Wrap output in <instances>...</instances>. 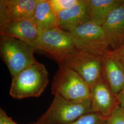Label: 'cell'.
I'll return each instance as SVG.
<instances>
[{"mask_svg":"<svg viewBox=\"0 0 124 124\" xmlns=\"http://www.w3.org/2000/svg\"><path fill=\"white\" fill-rule=\"evenodd\" d=\"M91 112L108 119L119 103L103 78L90 87Z\"/></svg>","mask_w":124,"mask_h":124,"instance_id":"obj_9","label":"cell"},{"mask_svg":"<svg viewBox=\"0 0 124 124\" xmlns=\"http://www.w3.org/2000/svg\"><path fill=\"white\" fill-rule=\"evenodd\" d=\"M107 119L98 114L90 112L69 124H107Z\"/></svg>","mask_w":124,"mask_h":124,"instance_id":"obj_16","label":"cell"},{"mask_svg":"<svg viewBox=\"0 0 124 124\" xmlns=\"http://www.w3.org/2000/svg\"><path fill=\"white\" fill-rule=\"evenodd\" d=\"M116 97L119 104L124 107V88Z\"/></svg>","mask_w":124,"mask_h":124,"instance_id":"obj_21","label":"cell"},{"mask_svg":"<svg viewBox=\"0 0 124 124\" xmlns=\"http://www.w3.org/2000/svg\"><path fill=\"white\" fill-rule=\"evenodd\" d=\"M90 112V100L71 102L56 95L48 110L34 124H69Z\"/></svg>","mask_w":124,"mask_h":124,"instance_id":"obj_5","label":"cell"},{"mask_svg":"<svg viewBox=\"0 0 124 124\" xmlns=\"http://www.w3.org/2000/svg\"><path fill=\"white\" fill-rule=\"evenodd\" d=\"M41 32L33 18L8 23L0 28V35L17 38L33 47Z\"/></svg>","mask_w":124,"mask_h":124,"instance_id":"obj_11","label":"cell"},{"mask_svg":"<svg viewBox=\"0 0 124 124\" xmlns=\"http://www.w3.org/2000/svg\"><path fill=\"white\" fill-rule=\"evenodd\" d=\"M38 0H0V28L7 23L32 19Z\"/></svg>","mask_w":124,"mask_h":124,"instance_id":"obj_8","label":"cell"},{"mask_svg":"<svg viewBox=\"0 0 124 124\" xmlns=\"http://www.w3.org/2000/svg\"><path fill=\"white\" fill-rule=\"evenodd\" d=\"M62 65L75 71L90 87L103 78L100 56L77 50Z\"/></svg>","mask_w":124,"mask_h":124,"instance_id":"obj_7","label":"cell"},{"mask_svg":"<svg viewBox=\"0 0 124 124\" xmlns=\"http://www.w3.org/2000/svg\"><path fill=\"white\" fill-rule=\"evenodd\" d=\"M107 124H124V107L118 104L107 119Z\"/></svg>","mask_w":124,"mask_h":124,"instance_id":"obj_18","label":"cell"},{"mask_svg":"<svg viewBox=\"0 0 124 124\" xmlns=\"http://www.w3.org/2000/svg\"><path fill=\"white\" fill-rule=\"evenodd\" d=\"M36 50L21 40L0 35V56L12 77L37 62L34 56Z\"/></svg>","mask_w":124,"mask_h":124,"instance_id":"obj_2","label":"cell"},{"mask_svg":"<svg viewBox=\"0 0 124 124\" xmlns=\"http://www.w3.org/2000/svg\"><path fill=\"white\" fill-rule=\"evenodd\" d=\"M58 18L59 28L67 31L89 21L86 0H80L74 7L60 13Z\"/></svg>","mask_w":124,"mask_h":124,"instance_id":"obj_13","label":"cell"},{"mask_svg":"<svg viewBox=\"0 0 124 124\" xmlns=\"http://www.w3.org/2000/svg\"><path fill=\"white\" fill-rule=\"evenodd\" d=\"M34 47L53 57L59 65L63 64L78 50L71 33L59 27L41 32Z\"/></svg>","mask_w":124,"mask_h":124,"instance_id":"obj_4","label":"cell"},{"mask_svg":"<svg viewBox=\"0 0 124 124\" xmlns=\"http://www.w3.org/2000/svg\"><path fill=\"white\" fill-rule=\"evenodd\" d=\"M33 19L41 32L59 27L58 16L53 12L48 0H38Z\"/></svg>","mask_w":124,"mask_h":124,"instance_id":"obj_15","label":"cell"},{"mask_svg":"<svg viewBox=\"0 0 124 124\" xmlns=\"http://www.w3.org/2000/svg\"><path fill=\"white\" fill-rule=\"evenodd\" d=\"M80 0H48L53 12L57 16L61 12L69 9L78 4Z\"/></svg>","mask_w":124,"mask_h":124,"instance_id":"obj_17","label":"cell"},{"mask_svg":"<svg viewBox=\"0 0 124 124\" xmlns=\"http://www.w3.org/2000/svg\"><path fill=\"white\" fill-rule=\"evenodd\" d=\"M77 48L102 57L111 50L108 40L101 26L88 21L69 31Z\"/></svg>","mask_w":124,"mask_h":124,"instance_id":"obj_6","label":"cell"},{"mask_svg":"<svg viewBox=\"0 0 124 124\" xmlns=\"http://www.w3.org/2000/svg\"><path fill=\"white\" fill-rule=\"evenodd\" d=\"M0 124H18L8 117L2 109H0Z\"/></svg>","mask_w":124,"mask_h":124,"instance_id":"obj_20","label":"cell"},{"mask_svg":"<svg viewBox=\"0 0 124 124\" xmlns=\"http://www.w3.org/2000/svg\"><path fill=\"white\" fill-rule=\"evenodd\" d=\"M52 92L71 102L90 100V86L75 71L63 65H60L53 78Z\"/></svg>","mask_w":124,"mask_h":124,"instance_id":"obj_3","label":"cell"},{"mask_svg":"<svg viewBox=\"0 0 124 124\" xmlns=\"http://www.w3.org/2000/svg\"><path fill=\"white\" fill-rule=\"evenodd\" d=\"M102 61L103 78L116 96L124 88V67L108 54L102 57Z\"/></svg>","mask_w":124,"mask_h":124,"instance_id":"obj_12","label":"cell"},{"mask_svg":"<svg viewBox=\"0 0 124 124\" xmlns=\"http://www.w3.org/2000/svg\"><path fill=\"white\" fill-rule=\"evenodd\" d=\"M90 21L102 26L109 14L124 0H85Z\"/></svg>","mask_w":124,"mask_h":124,"instance_id":"obj_14","label":"cell"},{"mask_svg":"<svg viewBox=\"0 0 124 124\" xmlns=\"http://www.w3.org/2000/svg\"><path fill=\"white\" fill-rule=\"evenodd\" d=\"M48 84V73L37 62L12 77L9 94L18 99L39 97Z\"/></svg>","mask_w":124,"mask_h":124,"instance_id":"obj_1","label":"cell"},{"mask_svg":"<svg viewBox=\"0 0 124 124\" xmlns=\"http://www.w3.org/2000/svg\"><path fill=\"white\" fill-rule=\"evenodd\" d=\"M108 54L118 60L124 67V44L117 49L110 50Z\"/></svg>","mask_w":124,"mask_h":124,"instance_id":"obj_19","label":"cell"},{"mask_svg":"<svg viewBox=\"0 0 124 124\" xmlns=\"http://www.w3.org/2000/svg\"><path fill=\"white\" fill-rule=\"evenodd\" d=\"M101 27L108 40L111 50L124 44V3L109 14Z\"/></svg>","mask_w":124,"mask_h":124,"instance_id":"obj_10","label":"cell"}]
</instances>
